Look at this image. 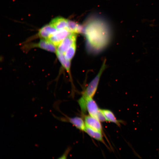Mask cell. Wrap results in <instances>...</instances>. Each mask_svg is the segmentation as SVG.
Here are the masks:
<instances>
[{
  "label": "cell",
  "instance_id": "obj_1",
  "mask_svg": "<svg viewBox=\"0 0 159 159\" xmlns=\"http://www.w3.org/2000/svg\"><path fill=\"white\" fill-rule=\"evenodd\" d=\"M104 61L97 75L90 82L83 92L82 96L86 99L92 98L95 95L98 87L100 77L105 69L106 65Z\"/></svg>",
  "mask_w": 159,
  "mask_h": 159
},
{
  "label": "cell",
  "instance_id": "obj_2",
  "mask_svg": "<svg viewBox=\"0 0 159 159\" xmlns=\"http://www.w3.org/2000/svg\"><path fill=\"white\" fill-rule=\"evenodd\" d=\"M37 47L51 52L56 53L57 47L47 39H41L37 43L27 44L23 49L28 50L31 48Z\"/></svg>",
  "mask_w": 159,
  "mask_h": 159
},
{
  "label": "cell",
  "instance_id": "obj_3",
  "mask_svg": "<svg viewBox=\"0 0 159 159\" xmlns=\"http://www.w3.org/2000/svg\"><path fill=\"white\" fill-rule=\"evenodd\" d=\"M76 33H73L67 36L57 47V52L64 54L69 47L76 42Z\"/></svg>",
  "mask_w": 159,
  "mask_h": 159
},
{
  "label": "cell",
  "instance_id": "obj_4",
  "mask_svg": "<svg viewBox=\"0 0 159 159\" xmlns=\"http://www.w3.org/2000/svg\"><path fill=\"white\" fill-rule=\"evenodd\" d=\"M72 33L67 29L58 30L47 39L57 47L63 40Z\"/></svg>",
  "mask_w": 159,
  "mask_h": 159
},
{
  "label": "cell",
  "instance_id": "obj_5",
  "mask_svg": "<svg viewBox=\"0 0 159 159\" xmlns=\"http://www.w3.org/2000/svg\"><path fill=\"white\" fill-rule=\"evenodd\" d=\"M85 119L86 126L95 130L102 132V127L100 121L98 119L90 115L86 116Z\"/></svg>",
  "mask_w": 159,
  "mask_h": 159
},
{
  "label": "cell",
  "instance_id": "obj_6",
  "mask_svg": "<svg viewBox=\"0 0 159 159\" xmlns=\"http://www.w3.org/2000/svg\"><path fill=\"white\" fill-rule=\"evenodd\" d=\"M57 30L49 24L44 25L39 29L38 36L41 39H48Z\"/></svg>",
  "mask_w": 159,
  "mask_h": 159
},
{
  "label": "cell",
  "instance_id": "obj_7",
  "mask_svg": "<svg viewBox=\"0 0 159 159\" xmlns=\"http://www.w3.org/2000/svg\"><path fill=\"white\" fill-rule=\"evenodd\" d=\"M86 106L87 110L90 115L97 118L100 109L92 98L87 99Z\"/></svg>",
  "mask_w": 159,
  "mask_h": 159
},
{
  "label": "cell",
  "instance_id": "obj_8",
  "mask_svg": "<svg viewBox=\"0 0 159 159\" xmlns=\"http://www.w3.org/2000/svg\"><path fill=\"white\" fill-rule=\"evenodd\" d=\"M68 20L64 18L58 17L52 19L49 24L57 30H60L67 29Z\"/></svg>",
  "mask_w": 159,
  "mask_h": 159
},
{
  "label": "cell",
  "instance_id": "obj_9",
  "mask_svg": "<svg viewBox=\"0 0 159 159\" xmlns=\"http://www.w3.org/2000/svg\"><path fill=\"white\" fill-rule=\"evenodd\" d=\"M103 113L106 120L116 124L118 126L120 125V123L123 121L117 120L113 112L111 110L108 109H101Z\"/></svg>",
  "mask_w": 159,
  "mask_h": 159
},
{
  "label": "cell",
  "instance_id": "obj_10",
  "mask_svg": "<svg viewBox=\"0 0 159 159\" xmlns=\"http://www.w3.org/2000/svg\"><path fill=\"white\" fill-rule=\"evenodd\" d=\"M68 121L79 130L85 131L86 126L85 122L80 117H75L68 118Z\"/></svg>",
  "mask_w": 159,
  "mask_h": 159
},
{
  "label": "cell",
  "instance_id": "obj_11",
  "mask_svg": "<svg viewBox=\"0 0 159 159\" xmlns=\"http://www.w3.org/2000/svg\"><path fill=\"white\" fill-rule=\"evenodd\" d=\"M56 54L60 62L63 67L65 69L69 75H70V61L65 57L64 54L57 52Z\"/></svg>",
  "mask_w": 159,
  "mask_h": 159
},
{
  "label": "cell",
  "instance_id": "obj_12",
  "mask_svg": "<svg viewBox=\"0 0 159 159\" xmlns=\"http://www.w3.org/2000/svg\"><path fill=\"white\" fill-rule=\"evenodd\" d=\"M85 131L92 138L104 143L102 132L95 130L87 126L86 127Z\"/></svg>",
  "mask_w": 159,
  "mask_h": 159
},
{
  "label": "cell",
  "instance_id": "obj_13",
  "mask_svg": "<svg viewBox=\"0 0 159 159\" xmlns=\"http://www.w3.org/2000/svg\"><path fill=\"white\" fill-rule=\"evenodd\" d=\"M67 29L71 33H80L83 32L82 27L76 22L68 20Z\"/></svg>",
  "mask_w": 159,
  "mask_h": 159
},
{
  "label": "cell",
  "instance_id": "obj_14",
  "mask_svg": "<svg viewBox=\"0 0 159 159\" xmlns=\"http://www.w3.org/2000/svg\"><path fill=\"white\" fill-rule=\"evenodd\" d=\"M76 46V43L75 42L67 50L64 54L66 59L71 61L75 54Z\"/></svg>",
  "mask_w": 159,
  "mask_h": 159
}]
</instances>
